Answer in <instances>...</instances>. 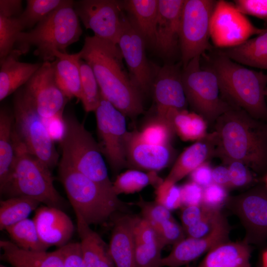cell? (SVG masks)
I'll return each instance as SVG.
<instances>
[{
	"label": "cell",
	"instance_id": "cell-1",
	"mask_svg": "<svg viewBox=\"0 0 267 267\" xmlns=\"http://www.w3.org/2000/svg\"><path fill=\"white\" fill-rule=\"evenodd\" d=\"M214 125V157L226 166L241 162L256 175L267 172V122L233 108L221 115Z\"/></svg>",
	"mask_w": 267,
	"mask_h": 267
},
{
	"label": "cell",
	"instance_id": "cell-2",
	"mask_svg": "<svg viewBox=\"0 0 267 267\" xmlns=\"http://www.w3.org/2000/svg\"><path fill=\"white\" fill-rule=\"evenodd\" d=\"M78 52L80 58L91 67L103 98L132 119L143 112L141 93L125 68L118 44L88 36Z\"/></svg>",
	"mask_w": 267,
	"mask_h": 267
},
{
	"label": "cell",
	"instance_id": "cell-3",
	"mask_svg": "<svg viewBox=\"0 0 267 267\" xmlns=\"http://www.w3.org/2000/svg\"><path fill=\"white\" fill-rule=\"evenodd\" d=\"M218 80L222 98L234 109L267 122V75L249 69L221 53L211 67Z\"/></svg>",
	"mask_w": 267,
	"mask_h": 267
},
{
	"label": "cell",
	"instance_id": "cell-4",
	"mask_svg": "<svg viewBox=\"0 0 267 267\" xmlns=\"http://www.w3.org/2000/svg\"><path fill=\"white\" fill-rule=\"evenodd\" d=\"M82 34L74 1L64 0L31 31L18 34L16 49L25 54L34 46L36 48L35 55L44 62L53 61L55 51L66 53V48L78 42Z\"/></svg>",
	"mask_w": 267,
	"mask_h": 267
},
{
	"label": "cell",
	"instance_id": "cell-5",
	"mask_svg": "<svg viewBox=\"0 0 267 267\" xmlns=\"http://www.w3.org/2000/svg\"><path fill=\"white\" fill-rule=\"evenodd\" d=\"M59 178L75 213L89 225L105 222L117 213L126 210L113 189L94 181L60 160Z\"/></svg>",
	"mask_w": 267,
	"mask_h": 267
},
{
	"label": "cell",
	"instance_id": "cell-6",
	"mask_svg": "<svg viewBox=\"0 0 267 267\" xmlns=\"http://www.w3.org/2000/svg\"><path fill=\"white\" fill-rule=\"evenodd\" d=\"M15 160L11 177L0 191L9 198L24 196L45 206L61 207L63 200L54 187L51 170L30 154L13 133Z\"/></svg>",
	"mask_w": 267,
	"mask_h": 267
},
{
	"label": "cell",
	"instance_id": "cell-7",
	"mask_svg": "<svg viewBox=\"0 0 267 267\" xmlns=\"http://www.w3.org/2000/svg\"><path fill=\"white\" fill-rule=\"evenodd\" d=\"M63 123L64 132L59 140L60 160L90 179L113 189L98 142L75 116L63 117Z\"/></svg>",
	"mask_w": 267,
	"mask_h": 267
},
{
	"label": "cell",
	"instance_id": "cell-8",
	"mask_svg": "<svg viewBox=\"0 0 267 267\" xmlns=\"http://www.w3.org/2000/svg\"><path fill=\"white\" fill-rule=\"evenodd\" d=\"M13 115L14 135L30 154L52 170L59 163L54 140L24 88L15 92Z\"/></svg>",
	"mask_w": 267,
	"mask_h": 267
},
{
	"label": "cell",
	"instance_id": "cell-9",
	"mask_svg": "<svg viewBox=\"0 0 267 267\" xmlns=\"http://www.w3.org/2000/svg\"><path fill=\"white\" fill-rule=\"evenodd\" d=\"M200 57H194L183 67L182 82L187 103L212 125L221 115L233 108L222 98L214 71L201 67Z\"/></svg>",
	"mask_w": 267,
	"mask_h": 267
},
{
	"label": "cell",
	"instance_id": "cell-10",
	"mask_svg": "<svg viewBox=\"0 0 267 267\" xmlns=\"http://www.w3.org/2000/svg\"><path fill=\"white\" fill-rule=\"evenodd\" d=\"M217 1L185 0L179 29V48L183 67L211 48L209 43L211 18Z\"/></svg>",
	"mask_w": 267,
	"mask_h": 267
},
{
	"label": "cell",
	"instance_id": "cell-11",
	"mask_svg": "<svg viewBox=\"0 0 267 267\" xmlns=\"http://www.w3.org/2000/svg\"><path fill=\"white\" fill-rule=\"evenodd\" d=\"M94 112L101 152L112 170L117 172L127 165L126 116L102 96Z\"/></svg>",
	"mask_w": 267,
	"mask_h": 267
},
{
	"label": "cell",
	"instance_id": "cell-12",
	"mask_svg": "<svg viewBox=\"0 0 267 267\" xmlns=\"http://www.w3.org/2000/svg\"><path fill=\"white\" fill-rule=\"evenodd\" d=\"M264 29L254 25L234 3L223 0L217 1L210 26V38L215 46L226 48L237 46L252 36L261 34Z\"/></svg>",
	"mask_w": 267,
	"mask_h": 267
},
{
	"label": "cell",
	"instance_id": "cell-13",
	"mask_svg": "<svg viewBox=\"0 0 267 267\" xmlns=\"http://www.w3.org/2000/svg\"><path fill=\"white\" fill-rule=\"evenodd\" d=\"M228 208L245 227L244 241L261 245L267 239V189L263 184L228 198Z\"/></svg>",
	"mask_w": 267,
	"mask_h": 267
},
{
	"label": "cell",
	"instance_id": "cell-14",
	"mask_svg": "<svg viewBox=\"0 0 267 267\" xmlns=\"http://www.w3.org/2000/svg\"><path fill=\"white\" fill-rule=\"evenodd\" d=\"M74 8L85 27L91 30L94 36L118 44L125 15L122 1H74Z\"/></svg>",
	"mask_w": 267,
	"mask_h": 267
},
{
	"label": "cell",
	"instance_id": "cell-15",
	"mask_svg": "<svg viewBox=\"0 0 267 267\" xmlns=\"http://www.w3.org/2000/svg\"><path fill=\"white\" fill-rule=\"evenodd\" d=\"M24 88L42 118H63V112L69 99L56 83L51 62H44Z\"/></svg>",
	"mask_w": 267,
	"mask_h": 267
},
{
	"label": "cell",
	"instance_id": "cell-16",
	"mask_svg": "<svg viewBox=\"0 0 267 267\" xmlns=\"http://www.w3.org/2000/svg\"><path fill=\"white\" fill-rule=\"evenodd\" d=\"M145 42L126 15L118 45L129 71L131 79L141 93L153 84V73L145 52Z\"/></svg>",
	"mask_w": 267,
	"mask_h": 267
},
{
	"label": "cell",
	"instance_id": "cell-17",
	"mask_svg": "<svg viewBox=\"0 0 267 267\" xmlns=\"http://www.w3.org/2000/svg\"><path fill=\"white\" fill-rule=\"evenodd\" d=\"M229 232L228 222L222 214L207 235L200 238L187 237L173 245L170 254L162 258L160 267H180L189 264L216 246L227 241Z\"/></svg>",
	"mask_w": 267,
	"mask_h": 267
},
{
	"label": "cell",
	"instance_id": "cell-18",
	"mask_svg": "<svg viewBox=\"0 0 267 267\" xmlns=\"http://www.w3.org/2000/svg\"><path fill=\"white\" fill-rule=\"evenodd\" d=\"M170 145L151 144L141 139L138 131L128 132L125 140L127 164L139 170L160 171L168 166L172 159Z\"/></svg>",
	"mask_w": 267,
	"mask_h": 267
},
{
	"label": "cell",
	"instance_id": "cell-19",
	"mask_svg": "<svg viewBox=\"0 0 267 267\" xmlns=\"http://www.w3.org/2000/svg\"><path fill=\"white\" fill-rule=\"evenodd\" d=\"M154 47L162 56H173L179 47V29L184 0H158Z\"/></svg>",
	"mask_w": 267,
	"mask_h": 267
},
{
	"label": "cell",
	"instance_id": "cell-20",
	"mask_svg": "<svg viewBox=\"0 0 267 267\" xmlns=\"http://www.w3.org/2000/svg\"><path fill=\"white\" fill-rule=\"evenodd\" d=\"M180 64H165L158 71L153 83L157 114L170 108L186 109L187 101L182 82Z\"/></svg>",
	"mask_w": 267,
	"mask_h": 267
},
{
	"label": "cell",
	"instance_id": "cell-21",
	"mask_svg": "<svg viewBox=\"0 0 267 267\" xmlns=\"http://www.w3.org/2000/svg\"><path fill=\"white\" fill-rule=\"evenodd\" d=\"M33 221L41 240L58 248L69 243L74 230L70 217L61 209L44 206L38 208Z\"/></svg>",
	"mask_w": 267,
	"mask_h": 267
},
{
	"label": "cell",
	"instance_id": "cell-22",
	"mask_svg": "<svg viewBox=\"0 0 267 267\" xmlns=\"http://www.w3.org/2000/svg\"><path fill=\"white\" fill-rule=\"evenodd\" d=\"M109 244L115 267H136L134 228L137 216L115 215Z\"/></svg>",
	"mask_w": 267,
	"mask_h": 267
},
{
	"label": "cell",
	"instance_id": "cell-23",
	"mask_svg": "<svg viewBox=\"0 0 267 267\" xmlns=\"http://www.w3.org/2000/svg\"><path fill=\"white\" fill-rule=\"evenodd\" d=\"M22 54L20 50L14 49L7 56L0 58V101L25 85L42 65L20 62L18 59Z\"/></svg>",
	"mask_w": 267,
	"mask_h": 267
},
{
	"label": "cell",
	"instance_id": "cell-24",
	"mask_svg": "<svg viewBox=\"0 0 267 267\" xmlns=\"http://www.w3.org/2000/svg\"><path fill=\"white\" fill-rule=\"evenodd\" d=\"M215 146V134L213 131L186 148L178 156L165 179L176 183L213 157Z\"/></svg>",
	"mask_w": 267,
	"mask_h": 267
},
{
	"label": "cell",
	"instance_id": "cell-25",
	"mask_svg": "<svg viewBox=\"0 0 267 267\" xmlns=\"http://www.w3.org/2000/svg\"><path fill=\"white\" fill-rule=\"evenodd\" d=\"M75 214L83 267H115L109 245L90 228L79 213Z\"/></svg>",
	"mask_w": 267,
	"mask_h": 267
},
{
	"label": "cell",
	"instance_id": "cell-26",
	"mask_svg": "<svg viewBox=\"0 0 267 267\" xmlns=\"http://www.w3.org/2000/svg\"><path fill=\"white\" fill-rule=\"evenodd\" d=\"M1 259L13 267H64L58 249L54 251H33L23 249L14 242L0 241Z\"/></svg>",
	"mask_w": 267,
	"mask_h": 267
},
{
	"label": "cell",
	"instance_id": "cell-27",
	"mask_svg": "<svg viewBox=\"0 0 267 267\" xmlns=\"http://www.w3.org/2000/svg\"><path fill=\"white\" fill-rule=\"evenodd\" d=\"M55 59L51 62L56 83L66 97L81 100L82 87L79 52L74 54L55 51Z\"/></svg>",
	"mask_w": 267,
	"mask_h": 267
},
{
	"label": "cell",
	"instance_id": "cell-28",
	"mask_svg": "<svg viewBox=\"0 0 267 267\" xmlns=\"http://www.w3.org/2000/svg\"><path fill=\"white\" fill-rule=\"evenodd\" d=\"M124 10L134 26L147 43L153 46L158 13V0L122 1Z\"/></svg>",
	"mask_w": 267,
	"mask_h": 267
},
{
	"label": "cell",
	"instance_id": "cell-29",
	"mask_svg": "<svg viewBox=\"0 0 267 267\" xmlns=\"http://www.w3.org/2000/svg\"><path fill=\"white\" fill-rule=\"evenodd\" d=\"M251 253L246 241H226L209 250L197 267H251Z\"/></svg>",
	"mask_w": 267,
	"mask_h": 267
},
{
	"label": "cell",
	"instance_id": "cell-30",
	"mask_svg": "<svg viewBox=\"0 0 267 267\" xmlns=\"http://www.w3.org/2000/svg\"><path fill=\"white\" fill-rule=\"evenodd\" d=\"M221 53L239 64L267 70V27L257 37Z\"/></svg>",
	"mask_w": 267,
	"mask_h": 267
},
{
	"label": "cell",
	"instance_id": "cell-31",
	"mask_svg": "<svg viewBox=\"0 0 267 267\" xmlns=\"http://www.w3.org/2000/svg\"><path fill=\"white\" fill-rule=\"evenodd\" d=\"M14 117L6 108L0 110V191L9 182L15 160L13 139Z\"/></svg>",
	"mask_w": 267,
	"mask_h": 267
},
{
	"label": "cell",
	"instance_id": "cell-32",
	"mask_svg": "<svg viewBox=\"0 0 267 267\" xmlns=\"http://www.w3.org/2000/svg\"><path fill=\"white\" fill-rule=\"evenodd\" d=\"M160 116L169 122L175 133L184 141H197L207 134V123L194 112L170 108Z\"/></svg>",
	"mask_w": 267,
	"mask_h": 267
},
{
	"label": "cell",
	"instance_id": "cell-33",
	"mask_svg": "<svg viewBox=\"0 0 267 267\" xmlns=\"http://www.w3.org/2000/svg\"><path fill=\"white\" fill-rule=\"evenodd\" d=\"M41 203L37 200L24 196H15L0 202V229L5 230L28 218Z\"/></svg>",
	"mask_w": 267,
	"mask_h": 267
},
{
	"label": "cell",
	"instance_id": "cell-34",
	"mask_svg": "<svg viewBox=\"0 0 267 267\" xmlns=\"http://www.w3.org/2000/svg\"><path fill=\"white\" fill-rule=\"evenodd\" d=\"M163 180L156 172L146 173L139 170L131 169L117 176L112 182V188L117 196L121 194H133L149 185L156 188Z\"/></svg>",
	"mask_w": 267,
	"mask_h": 267
},
{
	"label": "cell",
	"instance_id": "cell-35",
	"mask_svg": "<svg viewBox=\"0 0 267 267\" xmlns=\"http://www.w3.org/2000/svg\"><path fill=\"white\" fill-rule=\"evenodd\" d=\"M19 247L33 251H46L49 247L40 238L33 220L28 218L20 221L5 229Z\"/></svg>",
	"mask_w": 267,
	"mask_h": 267
},
{
	"label": "cell",
	"instance_id": "cell-36",
	"mask_svg": "<svg viewBox=\"0 0 267 267\" xmlns=\"http://www.w3.org/2000/svg\"><path fill=\"white\" fill-rule=\"evenodd\" d=\"M79 65L82 87L80 100L86 112L94 111L102 98L98 82L91 67L86 61L80 59Z\"/></svg>",
	"mask_w": 267,
	"mask_h": 267
},
{
	"label": "cell",
	"instance_id": "cell-37",
	"mask_svg": "<svg viewBox=\"0 0 267 267\" xmlns=\"http://www.w3.org/2000/svg\"><path fill=\"white\" fill-rule=\"evenodd\" d=\"M64 0H27V6L21 14L16 17L22 31L37 25L58 7Z\"/></svg>",
	"mask_w": 267,
	"mask_h": 267
},
{
	"label": "cell",
	"instance_id": "cell-38",
	"mask_svg": "<svg viewBox=\"0 0 267 267\" xmlns=\"http://www.w3.org/2000/svg\"><path fill=\"white\" fill-rule=\"evenodd\" d=\"M139 134L144 141L155 145H169L175 133L173 127L164 118L156 115L149 120Z\"/></svg>",
	"mask_w": 267,
	"mask_h": 267
},
{
	"label": "cell",
	"instance_id": "cell-39",
	"mask_svg": "<svg viewBox=\"0 0 267 267\" xmlns=\"http://www.w3.org/2000/svg\"><path fill=\"white\" fill-rule=\"evenodd\" d=\"M21 32L16 17L0 16V58L14 49L17 35Z\"/></svg>",
	"mask_w": 267,
	"mask_h": 267
},
{
	"label": "cell",
	"instance_id": "cell-40",
	"mask_svg": "<svg viewBox=\"0 0 267 267\" xmlns=\"http://www.w3.org/2000/svg\"><path fill=\"white\" fill-rule=\"evenodd\" d=\"M155 201L171 211L182 206L180 187L171 181L164 179L155 188Z\"/></svg>",
	"mask_w": 267,
	"mask_h": 267
},
{
	"label": "cell",
	"instance_id": "cell-41",
	"mask_svg": "<svg viewBox=\"0 0 267 267\" xmlns=\"http://www.w3.org/2000/svg\"><path fill=\"white\" fill-rule=\"evenodd\" d=\"M164 247L159 243H135L136 267H160Z\"/></svg>",
	"mask_w": 267,
	"mask_h": 267
},
{
	"label": "cell",
	"instance_id": "cell-42",
	"mask_svg": "<svg viewBox=\"0 0 267 267\" xmlns=\"http://www.w3.org/2000/svg\"><path fill=\"white\" fill-rule=\"evenodd\" d=\"M204 207V212L200 220L194 224L184 230L187 237L200 238L207 235L212 231L222 215L220 209L211 208L205 206Z\"/></svg>",
	"mask_w": 267,
	"mask_h": 267
},
{
	"label": "cell",
	"instance_id": "cell-43",
	"mask_svg": "<svg viewBox=\"0 0 267 267\" xmlns=\"http://www.w3.org/2000/svg\"><path fill=\"white\" fill-rule=\"evenodd\" d=\"M136 205L140 210L141 217L152 226L174 218L171 211L155 201H148L140 196Z\"/></svg>",
	"mask_w": 267,
	"mask_h": 267
},
{
	"label": "cell",
	"instance_id": "cell-44",
	"mask_svg": "<svg viewBox=\"0 0 267 267\" xmlns=\"http://www.w3.org/2000/svg\"><path fill=\"white\" fill-rule=\"evenodd\" d=\"M158 239L164 247L175 245L185 238V231L174 218L153 226Z\"/></svg>",
	"mask_w": 267,
	"mask_h": 267
},
{
	"label": "cell",
	"instance_id": "cell-45",
	"mask_svg": "<svg viewBox=\"0 0 267 267\" xmlns=\"http://www.w3.org/2000/svg\"><path fill=\"white\" fill-rule=\"evenodd\" d=\"M229 172V188H239L254 181L255 178L251 170L244 164L233 162L227 166Z\"/></svg>",
	"mask_w": 267,
	"mask_h": 267
},
{
	"label": "cell",
	"instance_id": "cell-46",
	"mask_svg": "<svg viewBox=\"0 0 267 267\" xmlns=\"http://www.w3.org/2000/svg\"><path fill=\"white\" fill-rule=\"evenodd\" d=\"M227 199L226 188L212 182L203 188L201 204L209 208L220 209Z\"/></svg>",
	"mask_w": 267,
	"mask_h": 267
},
{
	"label": "cell",
	"instance_id": "cell-47",
	"mask_svg": "<svg viewBox=\"0 0 267 267\" xmlns=\"http://www.w3.org/2000/svg\"><path fill=\"white\" fill-rule=\"evenodd\" d=\"M236 8L244 15H250L267 22V0H235Z\"/></svg>",
	"mask_w": 267,
	"mask_h": 267
},
{
	"label": "cell",
	"instance_id": "cell-48",
	"mask_svg": "<svg viewBox=\"0 0 267 267\" xmlns=\"http://www.w3.org/2000/svg\"><path fill=\"white\" fill-rule=\"evenodd\" d=\"M58 249L63 258L64 267H83L80 242H69Z\"/></svg>",
	"mask_w": 267,
	"mask_h": 267
},
{
	"label": "cell",
	"instance_id": "cell-49",
	"mask_svg": "<svg viewBox=\"0 0 267 267\" xmlns=\"http://www.w3.org/2000/svg\"><path fill=\"white\" fill-rule=\"evenodd\" d=\"M181 204L184 207L202 204L203 188L191 181L180 187Z\"/></svg>",
	"mask_w": 267,
	"mask_h": 267
},
{
	"label": "cell",
	"instance_id": "cell-50",
	"mask_svg": "<svg viewBox=\"0 0 267 267\" xmlns=\"http://www.w3.org/2000/svg\"><path fill=\"white\" fill-rule=\"evenodd\" d=\"M204 207L202 204L184 207L181 220L184 230L196 223L203 215Z\"/></svg>",
	"mask_w": 267,
	"mask_h": 267
},
{
	"label": "cell",
	"instance_id": "cell-51",
	"mask_svg": "<svg viewBox=\"0 0 267 267\" xmlns=\"http://www.w3.org/2000/svg\"><path fill=\"white\" fill-rule=\"evenodd\" d=\"M191 181L204 188L213 182L212 169L207 162H205L190 174Z\"/></svg>",
	"mask_w": 267,
	"mask_h": 267
},
{
	"label": "cell",
	"instance_id": "cell-52",
	"mask_svg": "<svg viewBox=\"0 0 267 267\" xmlns=\"http://www.w3.org/2000/svg\"><path fill=\"white\" fill-rule=\"evenodd\" d=\"M22 1L20 0H0V16L17 17L22 13Z\"/></svg>",
	"mask_w": 267,
	"mask_h": 267
},
{
	"label": "cell",
	"instance_id": "cell-53",
	"mask_svg": "<svg viewBox=\"0 0 267 267\" xmlns=\"http://www.w3.org/2000/svg\"><path fill=\"white\" fill-rule=\"evenodd\" d=\"M213 182L229 188L230 178L227 167L218 166L212 169Z\"/></svg>",
	"mask_w": 267,
	"mask_h": 267
},
{
	"label": "cell",
	"instance_id": "cell-54",
	"mask_svg": "<svg viewBox=\"0 0 267 267\" xmlns=\"http://www.w3.org/2000/svg\"><path fill=\"white\" fill-rule=\"evenodd\" d=\"M261 267H267V249L265 250L262 254Z\"/></svg>",
	"mask_w": 267,
	"mask_h": 267
},
{
	"label": "cell",
	"instance_id": "cell-55",
	"mask_svg": "<svg viewBox=\"0 0 267 267\" xmlns=\"http://www.w3.org/2000/svg\"><path fill=\"white\" fill-rule=\"evenodd\" d=\"M262 182L263 185L267 189V172L263 176Z\"/></svg>",
	"mask_w": 267,
	"mask_h": 267
},
{
	"label": "cell",
	"instance_id": "cell-56",
	"mask_svg": "<svg viewBox=\"0 0 267 267\" xmlns=\"http://www.w3.org/2000/svg\"><path fill=\"white\" fill-rule=\"evenodd\" d=\"M266 99L267 100V88L266 90Z\"/></svg>",
	"mask_w": 267,
	"mask_h": 267
},
{
	"label": "cell",
	"instance_id": "cell-57",
	"mask_svg": "<svg viewBox=\"0 0 267 267\" xmlns=\"http://www.w3.org/2000/svg\"><path fill=\"white\" fill-rule=\"evenodd\" d=\"M0 267H8L5 266H4V265H0Z\"/></svg>",
	"mask_w": 267,
	"mask_h": 267
}]
</instances>
